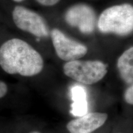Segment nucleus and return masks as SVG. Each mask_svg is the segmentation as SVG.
Returning a JSON list of instances; mask_svg holds the SVG:
<instances>
[{"label":"nucleus","instance_id":"f257e3e1","mask_svg":"<svg viewBox=\"0 0 133 133\" xmlns=\"http://www.w3.org/2000/svg\"><path fill=\"white\" fill-rule=\"evenodd\" d=\"M0 66L9 74L33 76L42 71L43 60L29 43L14 38L0 47Z\"/></svg>","mask_w":133,"mask_h":133},{"label":"nucleus","instance_id":"f03ea898","mask_svg":"<svg viewBox=\"0 0 133 133\" xmlns=\"http://www.w3.org/2000/svg\"><path fill=\"white\" fill-rule=\"evenodd\" d=\"M98 27L103 33H114L120 35L130 33L133 29L132 6L124 4L106 9L99 17Z\"/></svg>","mask_w":133,"mask_h":133},{"label":"nucleus","instance_id":"7ed1b4c3","mask_svg":"<svg viewBox=\"0 0 133 133\" xmlns=\"http://www.w3.org/2000/svg\"><path fill=\"white\" fill-rule=\"evenodd\" d=\"M64 72L70 78L84 84H92L101 81L107 73V66L99 61H79L67 62Z\"/></svg>","mask_w":133,"mask_h":133},{"label":"nucleus","instance_id":"20e7f679","mask_svg":"<svg viewBox=\"0 0 133 133\" xmlns=\"http://www.w3.org/2000/svg\"><path fill=\"white\" fill-rule=\"evenodd\" d=\"M12 18L16 25L22 30L38 37H44L49 35L48 27L43 18L27 8L16 6L13 10Z\"/></svg>","mask_w":133,"mask_h":133},{"label":"nucleus","instance_id":"39448f33","mask_svg":"<svg viewBox=\"0 0 133 133\" xmlns=\"http://www.w3.org/2000/svg\"><path fill=\"white\" fill-rule=\"evenodd\" d=\"M51 38L56 54L63 61L70 62L78 60L88 52L86 46L67 37L58 29L52 31Z\"/></svg>","mask_w":133,"mask_h":133},{"label":"nucleus","instance_id":"423d86ee","mask_svg":"<svg viewBox=\"0 0 133 133\" xmlns=\"http://www.w3.org/2000/svg\"><path fill=\"white\" fill-rule=\"evenodd\" d=\"M66 22L71 26L78 28L83 33H91L96 24V14L91 7L85 4L72 6L65 14Z\"/></svg>","mask_w":133,"mask_h":133},{"label":"nucleus","instance_id":"0eeeda50","mask_svg":"<svg viewBox=\"0 0 133 133\" xmlns=\"http://www.w3.org/2000/svg\"><path fill=\"white\" fill-rule=\"evenodd\" d=\"M107 118L105 113H87L69 121L66 129L70 133H91L104 125Z\"/></svg>","mask_w":133,"mask_h":133},{"label":"nucleus","instance_id":"6e6552de","mask_svg":"<svg viewBox=\"0 0 133 133\" xmlns=\"http://www.w3.org/2000/svg\"><path fill=\"white\" fill-rule=\"evenodd\" d=\"M71 114L75 116L84 115L88 110L87 94L86 89L81 86L76 85L71 88Z\"/></svg>","mask_w":133,"mask_h":133},{"label":"nucleus","instance_id":"1a4fd4ad","mask_svg":"<svg viewBox=\"0 0 133 133\" xmlns=\"http://www.w3.org/2000/svg\"><path fill=\"white\" fill-rule=\"evenodd\" d=\"M117 67L121 78L128 84L133 82V48L131 47L119 57Z\"/></svg>","mask_w":133,"mask_h":133},{"label":"nucleus","instance_id":"9d476101","mask_svg":"<svg viewBox=\"0 0 133 133\" xmlns=\"http://www.w3.org/2000/svg\"><path fill=\"white\" fill-rule=\"evenodd\" d=\"M124 100L128 104H133V86L132 84L128 88L124 93Z\"/></svg>","mask_w":133,"mask_h":133},{"label":"nucleus","instance_id":"9b49d317","mask_svg":"<svg viewBox=\"0 0 133 133\" xmlns=\"http://www.w3.org/2000/svg\"><path fill=\"white\" fill-rule=\"evenodd\" d=\"M39 4L44 6H53L57 4L60 0H36Z\"/></svg>","mask_w":133,"mask_h":133},{"label":"nucleus","instance_id":"f8f14e48","mask_svg":"<svg viewBox=\"0 0 133 133\" xmlns=\"http://www.w3.org/2000/svg\"><path fill=\"white\" fill-rule=\"evenodd\" d=\"M8 92V86L6 83L0 81V98H2L6 95Z\"/></svg>","mask_w":133,"mask_h":133},{"label":"nucleus","instance_id":"ddd939ff","mask_svg":"<svg viewBox=\"0 0 133 133\" xmlns=\"http://www.w3.org/2000/svg\"><path fill=\"white\" fill-rule=\"evenodd\" d=\"M14 1H16V2H21V1H24V0H14Z\"/></svg>","mask_w":133,"mask_h":133},{"label":"nucleus","instance_id":"4468645a","mask_svg":"<svg viewBox=\"0 0 133 133\" xmlns=\"http://www.w3.org/2000/svg\"><path fill=\"white\" fill-rule=\"evenodd\" d=\"M31 133H39V132H31Z\"/></svg>","mask_w":133,"mask_h":133}]
</instances>
